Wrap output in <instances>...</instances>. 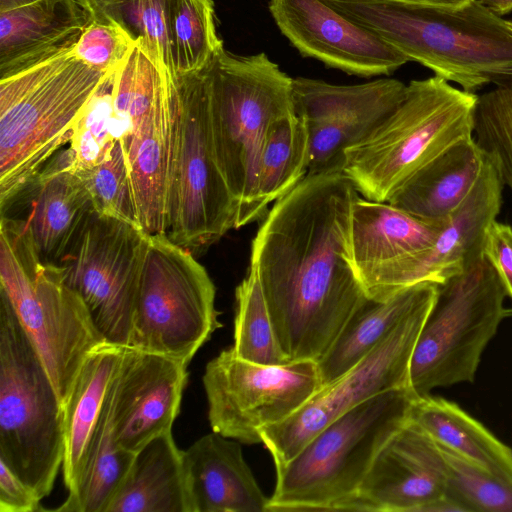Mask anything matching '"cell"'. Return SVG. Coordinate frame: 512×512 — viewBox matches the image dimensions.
Masks as SVG:
<instances>
[{
	"label": "cell",
	"mask_w": 512,
	"mask_h": 512,
	"mask_svg": "<svg viewBox=\"0 0 512 512\" xmlns=\"http://www.w3.org/2000/svg\"><path fill=\"white\" fill-rule=\"evenodd\" d=\"M359 193L342 171L307 174L274 202L251 245L279 345L318 362L368 299L351 253Z\"/></svg>",
	"instance_id": "1"
},
{
	"label": "cell",
	"mask_w": 512,
	"mask_h": 512,
	"mask_svg": "<svg viewBox=\"0 0 512 512\" xmlns=\"http://www.w3.org/2000/svg\"><path fill=\"white\" fill-rule=\"evenodd\" d=\"M322 1L466 92L512 81V28L478 0L460 7L404 0Z\"/></svg>",
	"instance_id": "2"
},
{
	"label": "cell",
	"mask_w": 512,
	"mask_h": 512,
	"mask_svg": "<svg viewBox=\"0 0 512 512\" xmlns=\"http://www.w3.org/2000/svg\"><path fill=\"white\" fill-rule=\"evenodd\" d=\"M104 75L70 51L0 79L2 214L70 142Z\"/></svg>",
	"instance_id": "3"
},
{
	"label": "cell",
	"mask_w": 512,
	"mask_h": 512,
	"mask_svg": "<svg viewBox=\"0 0 512 512\" xmlns=\"http://www.w3.org/2000/svg\"><path fill=\"white\" fill-rule=\"evenodd\" d=\"M204 70L212 145L237 204L238 229L258 220L260 158L270 127L295 113L293 78L265 53L240 56L224 48Z\"/></svg>",
	"instance_id": "4"
},
{
	"label": "cell",
	"mask_w": 512,
	"mask_h": 512,
	"mask_svg": "<svg viewBox=\"0 0 512 512\" xmlns=\"http://www.w3.org/2000/svg\"><path fill=\"white\" fill-rule=\"evenodd\" d=\"M477 99L437 75L412 80L398 107L345 151L342 172L361 197L388 202L422 168L473 137Z\"/></svg>",
	"instance_id": "5"
},
{
	"label": "cell",
	"mask_w": 512,
	"mask_h": 512,
	"mask_svg": "<svg viewBox=\"0 0 512 512\" xmlns=\"http://www.w3.org/2000/svg\"><path fill=\"white\" fill-rule=\"evenodd\" d=\"M0 290L39 354L62 406L88 354L106 342L60 265L44 263L21 218L1 216Z\"/></svg>",
	"instance_id": "6"
},
{
	"label": "cell",
	"mask_w": 512,
	"mask_h": 512,
	"mask_svg": "<svg viewBox=\"0 0 512 512\" xmlns=\"http://www.w3.org/2000/svg\"><path fill=\"white\" fill-rule=\"evenodd\" d=\"M416 396L410 387L378 394L325 426L291 460L275 465L268 512L340 511L381 447L409 420Z\"/></svg>",
	"instance_id": "7"
},
{
	"label": "cell",
	"mask_w": 512,
	"mask_h": 512,
	"mask_svg": "<svg viewBox=\"0 0 512 512\" xmlns=\"http://www.w3.org/2000/svg\"><path fill=\"white\" fill-rule=\"evenodd\" d=\"M63 456V406L0 290V460L42 500L53 489Z\"/></svg>",
	"instance_id": "8"
},
{
	"label": "cell",
	"mask_w": 512,
	"mask_h": 512,
	"mask_svg": "<svg viewBox=\"0 0 512 512\" xmlns=\"http://www.w3.org/2000/svg\"><path fill=\"white\" fill-rule=\"evenodd\" d=\"M506 296L484 256L439 285L410 361L409 387L416 395L474 381L482 353L506 317Z\"/></svg>",
	"instance_id": "9"
},
{
	"label": "cell",
	"mask_w": 512,
	"mask_h": 512,
	"mask_svg": "<svg viewBox=\"0 0 512 512\" xmlns=\"http://www.w3.org/2000/svg\"><path fill=\"white\" fill-rule=\"evenodd\" d=\"M216 288L195 256L167 234L147 236L128 347L189 364L222 326Z\"/></svg>",
	"instance_id": "10"
},
{
	"label": "cell",
	"mask_w": 512,
	"mask_h": 512,
	"mask_svg": "<svg viewBox=\"0 0 512 512\" xmlns=\"http://www.w3.org/2000/svg\"><path fill=\"white\" fill-rule=\"evenodd\" d=\"M204 68L176 79L178 135L167 233L194 256L236 229L237 221V204L212 145Z\"/></svg>",
	"instance_id": "11"
},
{
	"label": "cell",
	"mask_w": 512,
	"mask_h": 512,
	"mask_svg": "<svg viewBox=\"0 0 512 512\" xmlns=\"http://www.w3.org/2000/svg\"><path fill=\"white\" fill-rule=\"evenodd\" d=\"M212 431L244 444L262 443L263 428L299 410L320 388L315 361L265 365L222 350L202 378Z\"/></svg>",
	"instance_id": "12"
},
{
	"label": "cell",
	"mask_w": 512,
	"mask_h": 512,
	"mask_svg": "<svg viewBox=\"0 0 512 512\" xmlns=\"http://www.w3.org/2000/svg\"><path fill=\"white\" fill-rule=\"evenodd\" d=\"M438 293L439 289L403 318L356 365L321 387L294 414L262 429V443L274 465L291 460L313 436L357 405L383 392L409 387L413 349Z\"/></svg>",
	"instance_id": "13"
},
{
	"label": "cell",
	"mask_w": 512,
	"mask_h": 512,
	"mask_svg": "<svg viewBox=\"0 0 512 512\" xmlns=\"http://www.w3.org/2000/svg\"><path fill=\"white\" fill-rule=\"evenodd\" d=\"M177 80L155 62L140 69L129 108V129L121 140L138 226L167 234L178 135Z\"/></svg>",
	"instance_id": "14"
},
{
	"label": "cell",
	"mask_w": 512,
	"mask_h": 512,
	"mask_svg": "<svg viewBox=\"0 0 512 512\" xmlns=\"http://www.w3.org/2000/svg\"><path fill=\"white\" fill-rule=\"evenodd\" d=\"M148 234L95 214L73 254L60 266L106 342L130 344Z\"/></svg>",
	"instance_id": "15"
},
{
	"label": "cell",
	"mask_w": 512,
	"mask_h": 512,
	"mask_svg": "<svg viewBox=\"0 0 512 512\" xmlns=\"http://www.w3.org/2000/svg\"><path fill=\"white\" fill-rule=\"evenodd\" d=\"M406 89L407 85L392 78L355 85L293 78L295 112L308 132V174L342 171L345 151L398 107Z\"/></svg>",
	"instance_id": "16"
},
{
	"label": "cell",
	"mask_w": 512,
	"mask_h": 512,
	"mask_svg": "<svg viewBox=\"0 0 512 512\" xmlns=\"http://www.w3.org/2000/svg\"><path fill=\"white\" fill-rule=\"evenodd\" d=\"M502 191L498 170L486 154L476 185L433 244L393 266L367 297L384 300L403 288L424 282L441 285L464 272L483 256L484 234L501 210Z\"/></svg>",
	"instance_id": "17"
},
{
	"label": "cell",
	"mask_w": 512,
	"mask_h": 512,
	"mask_svg": "<svg viewBox=\"0 0 512 512\" xmlns=\"http://www.w3.org/2000/svg\"><path fill=\"white\" fill-rule=\"evenodd\" d=\"M187 366L162 354L124 348L110 385V419L118 446L135 454L171 432L187 384Z\"/></svg>",
	"instance_id": "18"
},
{
	"label": "cell",
	"mask_w": 512,
	"mask_h": 512,
	"mask_svg": "<svg viewBox=\"0 0 512 512\" xmlns=\"http://www.w3.org/2000/svg\"><path fill=\"white\" fill-rule=\"evenodd\" d=\"M270 14L304 57L360 77L390 75L409 59L322 0H269Z\"/></svg>",
	"instance_id": "19"
},
{
	"label": "cell",
	"mask_w": 512,
	"mask_h": 512,
	"mask_svg": "<svg viewBox=\"0 0 512 512\" xmlns=\"http://www.w3.org/2000/svg\"><path fill=\"white\" fill-rule=\"evenodd\" d=\"M439 445L410 419L381 447L356 493L340 511L422 512L446 494Z\"/></svg>",
	"instance_id": "20"
},
{
	"label": "cell",
	"mask_w": 512,
	"mask_h": 512,
	"mask_svg": "<svg viewBox=\"0 0 512 512\" xmlns=\"http://www.w3.org/2000/svg\"><path fill=\"white\" fill-rule=\"evenodd\" d=\"M20 203L27 204L22 220L40 259L56 265L73 254L96 214L68 148L45 164L11 208Z\"/></svg>",
	"instance_id": "21"
},
{
	"label": "cell",
	"mask_w": 512,
	"mask_h": 512,
	"mask_svg": "<svg viewBox=\"0 0 512 512\" xmlns=\"http://www.w3.org/2000/svg\"><path fill=\"white\" fill-rule=\"evenodd\" d=\"M94 15L89 0H38L0 11V79L70 52Z\"/></svg>",
	"instance_id": "22"
},
{
	"label": "cell",
	"mask_w": 512,
	"mask_h": 512,
	"mask_svg": "<svg viewBox=\"0 0 512 512\" xmlns=\"http://www.w3.org/2000/svg\"><path fill=\"white\" fill-rule=\"evenodd\" d=\"M448 218L426 220L389 202L359 196L352 209L351 253L366 295L393 266L430 247Z\"/></svg>",
	"instance_id": "23"
},
{
	"label": "cell",
	"mask_w": 512,
	"mask_h": 512,
	"mask_svg": "<svg viewBox=\"0 0 512 512\" xmlns=\"http://www.w3.org/2000/svg\"><path fill=\"white\" fill-rule=\"evenodd\" d=\"M192 512H268L240 442L211 432L183 450Z\"/></svg>",
	"instance_id": "24"
},
{
	"label": "cell",
	"mask_w": 512,
	"mask_h": 512,
	"mask_svg": "<svg viewBox=\"0 0 512 512\" xmlns=\"http://www.w3.org/2000/svg\"><path fill=\"white\" fill-rule=\"evenodd\" d=\"M124 348L104 342L92 350L63 405L62 470L68 496L76 493L85 473L92 439Z\"/></svg>",
	"instance_id": "25"
},
{
	"label": "cell",
	"mask_w": 512,
	"mask_h": 512,
	"mask_svg": "<svg viewBox=\"0 0 512 512\" xmlns=\"http://www.w3.org/2000/svg\"><path fill=\"white\" fill-rule=\"evenodd\" d=\"M486 154L474 136L463 140L407 181L388 202L426 220H444L476 185Z\"/></svg>",
	"instance_id": "26"
},
{
	"label": "cell",
	"mask_w": 512,
	"mask_h": 512,
	"mask_svg": "<svg viewBox=\"0 0 512 512\" xmlns=\"http://www.w3.org/2000/svg\"><path fill=\"white\" fill-rule=\"evenodd\" d=\"M106 512H192L183 450L171 432L155 437L135 453Z\"/></svg>",
	"instance_id": "27"
},
{
	"label": "cell",
	"mask_w": 512,
	"mask_h": 512,
	"mask_svg": "<svg viewBox=\"0 0 512 512\" xmlns=\"http://www.w3.org/2000/svg\"><path fill=\"white\" fill-rule=\"evenodd\" d=\"M438 289L439 284L424 282L403 288L384 300L368 298L317 362L321 387L356 365L403 318Z\"/></svg>",
	"instance_id": "28"
},
{
	"label": "cell",
	"mask_w": 512,
	"mask_h": 512,
	"mask_svg": "<svg viewBox=\"0 0 512 512\" xmlns=\"http://www.w3.org/2000/svg\"><path fill=\"white\" fill-rule=\"evenodd\" d=\"M409 419L438 445L512 485V449L458 404L430 394L416 396Z\"/></svg>",
	"instance_id": "29"
},
{
	"label": "cell",
	"mask_w": 512,
	"mask_h": 512,
	"mask_svg": "<svg viewBox=\"0 0 512 512\" xmlns=\"http://www.w3.org/2000/svg\"><path fill=\"white\" fill-rule=\"evenodd\" d=\"M309 139L296 112L276 121L269 129L260 158L256 213L262 218L274 203L308 174Z\"/></svg>",
	"instance_id": "30"
},
{
	"label": "cell",
	"mask_w": 512,
	"mask_h": 512,
	"mask_svg": "<svg viewBox=\"0 0 512 512\" xmlns=\"http://www.w3.org/2000/svg\"><path fill=\"white\" fill-rule=\"evenodd\" d=\"M134 457V453L121 448L115 442L110 419L109 387L79 488L74 495L67 496L61 506L55 510L106 512L123 484Z\"/></svg>",
	"instance_id": "31"
},
{
	"label": "cell",
	"mask_w": 512,
	"mask_h": 512,
	"mask_svg": "<svg viewBox=\"0 0 512 512\" xmlns=\"http://www.w3.org/2000/svg\"><path fill=\"white\" fill-rule=\"evenodd\" d=\"M234 353L247 361L281 365L290 362L277 340L257 271L249 265L235 291Z\"/></svg>",
	"instance_id": "32"
},
{
	"label": "cell",
	"mask_w": 512,
	"mask_h": 512,
	"mask_svg": "<svg viewBox=\"0 0 512 512\" xmlns=\"http://www.w3.org/2000/svg\"><path fill=\"white\" fill-rule=\"evenodd\" d=\"M168 20L176 76L203 69L224 48L212 0H169Z\"/></svg>",
	"instance_id": "33"
},
{
	"label": "cell",
	"mask_w": 512,
	"mask_h": 512,
	"mask_svg": "<svg viewBox=\"0 0 512 512\" xmlns=\"http://www.w3.org/2000/svg\"><path fill=\"white\" fill-rule=\"evenodd\" d=\"M94 9L117 22L133 40H141L173 79H177L169 33V0H89Z\"/></svg>",
	"instance_id": "34"
},
{
	"label": "cell",
	"mask_w": 512,
	"mask_h": 512,
	"mask_svg": "<svg viewBox=\"0 0 512 512\" xmlns=\"http://www.w3.org/2000/svg\"><path fill=\"white\" fill-rule=\"evenodd\" d=\"M473 136L512 190V81L478 96Z\"/></svg>",
	"instance_id": "35"
},
{
	"label": "cell",
	"mask_w": 512,
	"mask_h": 512,
	"mask_svg": "<svg viewBox=\"0 0 512 512\" xmlns=\"http://www.w3.org/2000/svg\"><path fill=\"white\" fill-rule=\"evenodd\" d=\"M446 463V494L467 512H512V485L440 446Z\"/></svg>",
	"instance_id": "36"
},
{
	"label": "cell",
	"mask_w": 512,
	"mask_h": 512,
	"mask_svg": "<svg viewBox=\"0 0 512 512\" xmlns=\"http://www.w3.org/2000/svg\"><path fill=\"white\" fill-rule=\"evenodd\" d=\"M75 170L92 199L97 215L138 226L127 166L119 141L95 166Z\"/></svg>",
	"instance_id": "37"
},
{
	"label": "cell",
	"mask_w": 512,
	"mask_h": 512,
	"mask_svg": "<svg viewBox=\"0 0 512 512\" xmlns=\"http://www.w3.org/2000/svg\"><path fill=\"white\" fill-rule=\"evenodd\" d=\"M118 141L111 98L110 71L105 73L97 91L80 118L69 151L76 169H85L101 162Z\"/></svg>",
	"instance_id": "38"
},
{
	"label": "cell",
	"mask_w": 512,
	"mask_h": 512,
	"mask_svg": "<svg viewBox=\"0 0 512 512\" xmlns=\"http://www.w3.org/2000/svg\"><path fill=\"white\" fill-rule=\"evenodd\" d=\"M94 11L93 20L71 52L91 68L107 73L122 62L134 40L117 22Z\"/></svg>",
	"instance_id": "39"
},
{
	"label": "cell",
	"mask_w": 512,
	"mask_h": 512,
	"mask_svg": "<svg viewBox=\"0 0 512 512\" xmlns=\"http://www.w3.org/2000/svg\"><path fill=\"white\" fill-rule=\"evenodd\" d=\"M482 253L512 299V227L494 220L485 231Z\"/></svg>",
	"instance_id": "40"
},
{
	"label": "cell",
	"mask_w": 512,
	"mask_h": 512,
	"mask_svg": "<svg viewBox=\"0 0 512 512\" xmlns=\"http://www.w3.org/2000/svg\"><path fill=\"white\" fill-rule=\"evenodd\" d=\"M41 499L0 460V512H38Z\"/></svg>",
	"instance_id": "41"
},
{
	"label": "cell",
	"mask_w": 512,
	"mask_h": 512,
	"mask_svg": "<svg viewBox=\"0 0 512 512\" xmlns=\"http://www.w3.org/2000/svg\"><path fill=\"white\" fill-rule=\"evenodd\" d=\"M492 13L501 16L512 11V0H478Z\"/></svg>",
	"instance_id": "42"
},
{
	"label": "cell",
	"mask_w": 512,
	"mask_h": 512,
	"mask_svg": "<svg viewBox=\"0 0 512 512\" xmlns=\"http://www.w3.org/2000/svg\"><path fill=\"white\" fill-rule=\"evenodd\" d=\"M413 3L434 5V6H445V7H460L468 4L472 0H404Z\"/></svg>",
	"instance_id": "43"
},
{
	"label": "cell",
	"mask_w": 512,
	"mask_h": 512,
	"mask_svg": "<svg viewBox=\"0 0 512 512\" xmlns=\"http://www.w3.org/2000/svg\"><path fill=\"white\" fill-rule=\"evenodd\" d=\"M38 0H0V11L12 10Z\"/></svg>",
	"instance_id": "44"
},
{
	"label": "cell",
	"mask_w": 512,
	"mask_h": 512,
	"mask_svg": "<svg viewBox=\"0 0 512 512\" xmlns=\"http://www.w3.org/2000/svg\"><path fill=\"white\" fill-rule=\"evenodd\" d=\"M505 316L506 317H512V308L506 309Z\"/></svg>",
	"instance_id": "45"
},
{
	"label": "cell",
	"mask_w": 512,
	"mask_h": 512,
	"mask_svg": "<svg viewBox=\"0 0 512 512\" xmlns=\"http://www.w3.org/2000/svg\"><path fill=\"white\" fill-rule=\"evenodd\" d=\"M509 25H510V26H511V28H512V21H509Z\"/></svg>",
	"instance_id": "46"
}]
</instances>
